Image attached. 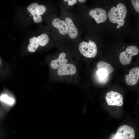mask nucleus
<instances>
[{"label": "nucleus", "instance_id": "f257e3e1", "mask_svg": "<svg viewBox=\"0 0 139 139\" xmlns=\"http://www.w3.org/2000/svg\"><path fill=\"white\" fill-rule=\"evenodd\" d=\"M45 19L48 25L47 28L55 44L61 46L71 45L67 24L60 16L54 12Z\"/></svg>", "mask_w": 139, "mask_h": 139}, {"label": "nucleus", "instance_id": "f03ea898", "mask_svg": "<svg viewBox=\"0 0 139 139\" xmlns=\"http://www.w3.org/2000/svg\"><path fill=\"white\" fill-rule=\"evenodd\" d=\"M61 13L59 15L67 24L71 45H75L79 40V19L74 12L67 9L59 3Z\"/></svg>", "mask_w": 139, "mask_h": 139}, {"label": "nucleus", "instance_id": "7ed1b4c3", "mask_svg": "<svg viewBox=\"0 0 139 139\" xmlns=\"http://www.w3.org/2000/svg\"><path fill=\"white\" fill-rule=\"evenodd\" d=\"M55 43L48 29L40 30L29 40L27 49L30 53H34L41 48Z\"/></svg>", "mask_w": 139, "mask_h": 139}, {"label": "nucleus", "instance_id": "20e7f679", "mask_svg": "<svg viewBox=\"0 0 139 139\" xmlns=\"http://www.w3.org/2000/svg\"><path fill=\"white\" fill-rule=\"evenodd\" d=\"M47 10V7L45 5L33 3L27 7L24 12L25 18L31 22L40 23L45 18Z\"/></svg>", "mask_w": 139, "mask_h": 139}, {"label": "nucleus", "instance_id": "39448f33", "mask_svg": "<svg viewBox=\"0 0 139 139\" xmlns=\"http://www.w3.org/2000/svg\"><path fill=\"white\" fill-rule=\"evenodd\" d=\"M127 13L126 8L125 5L121 3L118 4L117 7H112L108 14L110 21L113 23H117L120 26L124 24V19Z\"/></svg>", "mask_w": 139, "mask_h": 139}, {"label": "nucleus", "instance_id": "423d86ee", "mask_svg": "<svg viewBox=\"0 0 139 139\" xmlns=\"http://www.w3.org/2000/svg\"><path fill=\"white\" fill-rule=\"evenodd\" d=\"M78 49L82 55L87 58H94L97 53L96 45L91 40L88 42L84 41L80 42L78 45Z\"/></svg>", "mask_w": 139, "mask_h": 139}, {"label": "nucleus", "instance_id": "0eeeda50", "mask_svg": "<svg viewBox=\"0 0 139 139\" xmlns=\"http://www.w3.org/2000/svg\"><path fill=\"white\" fill-rule=\"evenodd\" d=\"M60 50L50 63L51 68L54 70H57L62 66L67 63L68 61L69 55L64 50Z\"/></svg>", "mask_w": 139, "mask_h": 139}, {"label": "nucleus", "instance_id": "6e6552de", "mask_svg": "<svg viewBox=\"0 0 139 139\" xmlns=\"http://www.w3.org/2000/svg\"><path fill=\"white\" fill-rule=\"evenodd\" d=\"M138 49L136 46H131L128 47L125 51L120 54L119 56L120 61L123 65H126L130 63L132 56L137 55L139 53Z\"/></svg>", "mask_w": 139, "mask_h": 139}, {"label": "nucleus", "instance_id": "1a4fd4ad", "mask_svg": "<svg viewBox=\"0 0 139 139\" xmlns=\"http://www.w3.org/2000/svg\"><path fill=\"white\" fill-rule=\"evenodd\" d=\"M106 101L109 106H121L123 104L122 96L119 93L115 91L108 92L105 97Z\"/></svg>", "mask_w": 139, "mask_h": 139}, {"label": "nucleus", "instance_id": "9d476101", "mask_svg": "<svg viewBox=\"0 0 139 139\" xmlns=\"http://www.w3.org/2000/svg\"><path fill=\"white\" fill-rule=\"evenodd\" d=\"M116 136L120 139H133L135 137V133L132 127L123 125L118 129Z\"/></svg>", "mask_w": 139, "mask_h": 139}, {"label": "nucleus", "instance_id": "9b49d317", "mask_svg": "<svg viewBox=\"0 0 139 139\" xmlns=\"http://www.w3.org/2000/svg\"><path fill=\"white\" fill-rule=\"evenodd\" d=\"M89 14L98 24L104 22L107 19L106 12L101 8H97L91 10L89 12Z\"/></svg>", "mask_w": 139, "mask_h": 139}, {"label": "nucleus", "instance_id": "f8f14e48", "mask_svg": "<svg viewBox=\"0 0 139 139\" xmlns=\"http://www.w3.org/2000/svg\"><path fill=\"white\" fill-rule=\"evenodd\" d=\"M76 72V67L74 64L66 63L59 68L57 70V74L59 76L73 75Z\"/></svg>", "mask_w": 139, "mask_h": 139}, {"label": "nucleus", "instance_id": "ddd939ff", "mask_svg": "<svg viewBox=\"0 0 139 139\" xmlns=\"http://www.w3.org/2000/svg\"><path fill=\"white\" fill-rule=\"evenodd\" d=\"M139 78V67H135L131 69L129 74L125 77V80L127 84L130 85L135 84Z\"/></svg>", "mask_w": 139, "mask_h": 139}, {"label": "nucleus", "instance_id": "4468645a", "mask_svg": "<svg viewBox=\"0 0 139 139\" xmlns=\"http://www.w3.org/2000/svg\"><path fill=\"white\" fill-rule=\"evenodd\" d=\"M97 67L98 69L103 68L106 70L110 74L114 71L112 66L109 64L103 61H100L97 65Z\"/></svg>", "mask_w": 139, "mask_h": 139}, {"label": "nucleus", "instance_id": "2eb2a0df", "mask_svg": "<svg viewBox=\"0 0 139 139\" xmlns=\"http://www.w3.org/2000/svg\"><path fill=\"white\" fill-rule=\"evenodd\" d=\"M59 2L64 7L71 10H73L74 5L78 3L77 0H63Z\"/></svg>", "mask_w": 139, "mask_h": 139}, {"label": "nucleus", "instance_id": "dca6fc26", "mask_svg": "<svg viewBox=\"0 0 139 139\" xmlns=\"http://www.w3.org/2000/svg\"><path fill=\"white\" fill-rule=\"evenodd\" d=\"M0 99L1 101L10 105H13L15 102L13 98L10 97L6 94L2 95L0 97Z\"/></svg>", "mask_w": 139, "mask_h": 139}, {"label": "nucleus", "instance_id": "f3484780", "mask_svg": "<svg viewBox=\"0 0 139 139\" xmlns=\"http://www.w3.org/2000/svg\"><path fill=\"white\" fill-rule=\"evenodd\" d=\"M96 74L101 79H105L109 75L106 70L103 68L98 69L96 71Z\"/></svg>", "mask_w": 139, "mask_h": 139}, {"label": "nucleus", "instance_id": "a211bd4d", "mask_svg": "<svg viewBox=\"0 0 139 139\" xmlns=\"http://www.w3.org/2000/svg\"><path fill=\"white\" fill-rule=\"evenodd\" d=\"M132 4L138 13L139 12L138 0L131 1Z\"/></svg>", "mask_w": 139, "mask_h": 139}, {"label": "nucleus", "instance_id": "6ab92c4d", "mask_svg": "<svg viewBox=\"0 0 139 139\" xmlns=\"http://www.w3.org/2000/svg\"><path fill=\"white\" fill-rule=\"evenodd\" d=\"M86 0H78V3H82L84 2Z\"/></svg>", "mask_w": 139, "mask_h": 139}, {"label": "nucleus", "instance_id": "aec40b11", "mask_svg": "<svg viewBox=\"0 0 139 139\" xmlns=\"http://www.w3.org/2000/svg\"><path fill=\"white\" fill-rule=\"evenodd\" d=\"M114 139H120L116 135Z\"/></svg>", "mask_w": 139, "mask_h": 139}, {"label": "nucleus", "instance_id": "412c9836", "mask_svg": "<svg viewBox=\"0 0 139 139\" xmlns=\"http://www.w3.org/2000/svg\"><path fill=\"white\" fill-rule=\"evenodd\" d=\"M120 26H119V25H117V28H120Z\"/></svg>", "mask_w": 139, "mask_h": 139}, {"label": "nucleus", "instance_id": "4be33fe9", "mask_svg": "<svg viewBox=\"0 0 139 139\" xmlns=\"http://www.w3.org/2000/svg\"><path fill=\"white\" fill-rule=\"evenodd\" d=\"M1 59L0 58V66H1Z\"/></svg>", "mask_w": 139, "mask_h": 139}]
</instances>
